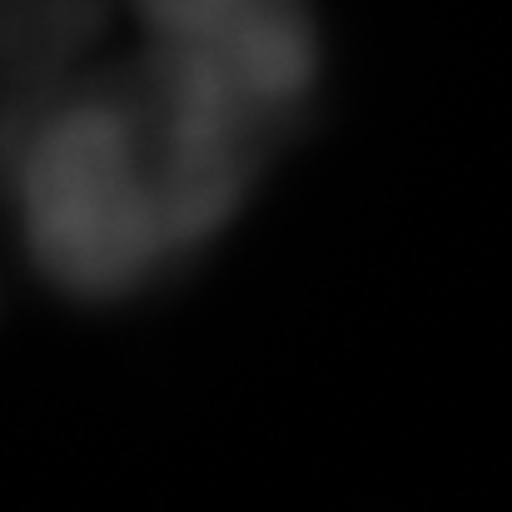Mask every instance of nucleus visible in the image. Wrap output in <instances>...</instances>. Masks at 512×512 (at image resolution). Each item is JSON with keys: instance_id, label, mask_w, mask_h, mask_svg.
Wrapping results in <instances>:
<instances>
[{"instance_id": "f257e3e1", "label": "nucleus", "mask_w": 512, "mask_h": 512, "mask_svg": "<svg viewBox=\"0 0 512 512\" xmlns=\"http://www.w3.org/2000/svg\"><path fill=\"white\" fill-rule=\"evenodd\" d=\"M5 165L35 274L85 304H115L179 259L165 160L135 70L85 75L5 135Z\"/></svg>"}, {"instance_id": "7ed1b4c3", "label": "nucleus", "mask_w": 512, "mask_h": 512, "mask_svg": "<svg viewBox=\"0 0 512 512\" xmlns=\"http://www.w3.org/2000/svg\"><path fill=\"white\" fill-rule=\"evenodd\" d=\"M110 0H5V135L75 90Z\"/></svg>"}, {"instance_id": "f03ea898", "label": "nucleus", "mask_w": 512, "mask_h": 512, "mask_svg": "<svg viewBox=\"0 0 512 512\" xmlns=\"http://www.w3.org/2000/svg\"><path fill=\"white\" fill-rule=\"evenodd\" d=\"M140 35L174 45L294 120L319 85V25L304 0H130Z\"/></svg>"}]
</instances>
